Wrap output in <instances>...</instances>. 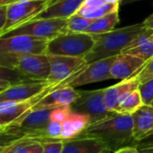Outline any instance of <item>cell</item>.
Returning <instances> with one entry per match:
<instances>
[{
	"label": "cell",
	"instance_id": "1",
	"mask_svg": "<svg viewBox=\"0 0 153 153\" xmlns=\"http://www.w3.org/2000/svg\"><path fill=\"white\" fill-rule=\"evenodd\" d=\"M133 128L131 115L117 113L104 120L91 124L78 137L98 139L103 142L112 152H115L126 146L137 147L138 143L134 137Z\"/></svg>",
	"mask_w": 153,
	"mask_h": 153
},
{
	"label": "cell",
	"instance_id": "2",
	"mask_svg": "<svg viewBox=\"0 0 153 153\" xmlns=\"http://www.w3.org/2000/svg\"><path fill=\"white\" fill-rule=\"evenodd\" d=\"M145 28L143 22H141L115 29L103 34H91L95 43L91 50L84 56L86 64L121 55Z\"/></svg>",
	"mask_w": 153,
	"mask_h": 153
},
{
	"label": "cell",
	"instance_id": "3",
	"mask_svg": "<svg viewBox=\"0 0 153 153\" xmlns=\"http://www.w3.org/2000/svg\"><path fill=\"white\" fill-rule=\"evenodd\" d=\"M54 108H42L27 113L21 119L0 128L1 146L20 139H34L40 143L50 141L46 129Z\"/></svg>",
	"mask_w": 153,
	"mask_h": 153
},
{
	"label": "cell",
	"instance_id": "4",
	"mask_svg": "<svg viewBox=\"0 0 153 153\" xmlns=\"http://www.w3.org/2000/svg\"><path fill=\"white\" fill-rule=\"evenodd\" d=\"M0 66L17 71L30 82H46L50 73L48 55L0 53Z\"/></svg>",
	"mask_w": 153,
	"mask_h": 153
},
{
	"label": "cell",
	"instance_id": "5",
	"mask_svg": "<svg viewBox=\"0 0 153 153\" xmlns=\"http://www.w3.org/2000/svg\"><path fill=\"white\" fill-rule=\"evenodd\" d=\"M94 43L91 34L72 32L65 30L48 41L47 55L84 58L93 48Z\"/></svg>",
	"mask_w": 153,
	"mask_h": 153
},
{
	"label": "cell",
	"instance_id": "6",
	"mask_svg": "<svg viewBox=\"0 0 153 153\" xmlns=\"http://www.w3.org/2000/svg\"><path fill=\"white\" fill-rule=\"evenodd\" d=\"M56 0H19L8 4L7 22L0 37L5 33L35 20Z\"/></svg>",
	"mask_w": 153,
	"mask_h": 153
},
{
	"label": "cell",
	"instance_id": "7",
	"mask_svg": "<svg viewBox=\"0 0 153 153\" xmlns=\"http://www.w3.org/2000/svg\"><path fill=\"white\" fill-rule=\"evenodd\" d=\"M78 91L79 98L70 105L71 110L88 117L91 124H95L117 114L107 108L104 100V89Z\"/></svg>",
	"mask_w": 153,
	"mask_h": 153
},
{
	"label": "cell",
	"instance_id": "8",
	"mask_svg": "<svg viewBox=\"0 0 153 153\" xmlns=\"http://www.w3.org/2000/svg\"><path fill=\"white\" fill-rule=\"evenodd\" d=\"M67 19H36L5 33L0 38L29 35L50 40L66 30Z\"/></svg>",
	"mask_w": 153,
	"mask_h": 153
},
{
	"label": "cell",
	"instance_id": "9",
	"mask_svg": "<svg viewBox=\"0 0 153 153\" xmlns=\"http://www.w3.org/2000/svg\"><path fill=\"white\" fill-rule=\"evenodd\" d=\"M48 39L29 35L0 38V53L18 55H47Z\"/></svg>",
	"mask_w": 153,
	"mask_h": 153
},
{
	"label": "cell",
	"instance_id": "10",
	"mask_svg": "<svg viewBox=\"0 0 153 153\" xmlns=\"http://www.w3.org/2000/svg\"><path fill=\"white\" fill-rule=\"evenodd\" d=\"M48 57L50 73L47 82L52 85H57L65 82L68 83V81L87 65L84 58L82 57L55 55H48Z\"/></svg>",
	"mask_w": 153,
	"mask_h": 153
},
{
	"label": "cell",
	"instance_id": "11",
	"mask_svg": "<svg viewBox=\"0 0 153 153\" xmlns=\"http://www.w3.org/2000/svg\"><path fill=\"white\" fill-rule=\"evenodd\" d=\"M117 56L109 57L91 64H87L72 79L68 81L67 86L76 88L79 86L110 80V69Z\"/></svg>",
	"mask_w": 153,
	"mask_h": 153
},
{
	"label": "cell",
	"instance_id": "12",
	"mask_svg": "<svg viewBox=\"0 0 153 153\" xmlns=\"http://www.w3.org/2000/svg\"><path fill=\"white\" fill-rule=\"evenodd\" d=\"M78 98L79 91L71 86H67V82H65L54 87L53 90L39 103H37L29 112L42 108H56L62 106H70Z\"/></svg>",
	"mask_w": 153,
	"mask_h": 153
},
{
	"label": "cell",
	"instance_id": "13",
	"mask_svg": "<svg viewBox=\"0 0 153 153\" xmlns=\"http://www.w3.org/2000/svg\"><path fill=\"white\" fill-rule=\"evenodd\" d=\"M49 84L46 82H22L10 86L3 91H0V102L5 100L25 101L34 98L45 91Z\"/></svg>",
	"mask_w": 153,
	"mask_h": 153
},
{
	"label": "cell",
	"instance_id": "14",
	"mask_svg": "<svg viewBox=\"0 0 153 153\" xmlns=\"http://www.w3.org/2000/svg\"><path fill=\"white\" fill-rule=\"evenodd\" d=\"M36 105L34 98L25 101L5 100L0 102V128L19 120Z\"/></svg>",
	"mask_w": 153,
	"mask_h": 153
},
{
	"label": "cell",
	"instance_id": "15",
	"mask_svg": "<svg viewBox=\"0 0 153 153\" xmlns=\"http://www.w3.org/2000/svg\"><path fill=\"white\" fill-rule=\"evenodd\" d=\"M146 62L130 54L117 56L112 64L110 74L112 79L126 80L134 76Z\"/></svg>",
	"mask_w": 153,
	"mask_h": 153
},
{
	"label": "cell",
	"instance_id": "16",
	"mask_svg": "<svg viewBox=\"0 0 153 153\" xmlns=\"http://www.w3.org/2000/svg\"><path fill=\"white\" fill-rule=\"evenodd\" d=\"M134 137L139 143L153 134V106L143 105L132 115Z\"/></svg>",
	"mask_w": 153,
	"mask_h": 153
},
{
	"label": "cell",
	"instance_id": "17",
	"mask_svg": "<svg viewBox=\"0 0 153 153\" xmlns=\"http://www.w3.org/2000/svg\"><path fill=\"white\" fill-rule=\"evenodd\" d=\"M140 84L138 78L134 75L128 79L122 80V82L115 85L104 88V100L107 108L111 112H115L118 100L128 92L138 90Z\"/></svg>",
	"mask_w": 153,
	"mask_h": 153
},
{
	"label": "cell",
	"instance_id": "18",
	"mask_svg": "<svg viewBox=\"0 0 153 153\" xmlns=\"http://www.w3.org/2000/svg\"><path fill=\"white\" fill-rule=\"evenodd\" d=\"M101 141L90 137H76L64 141L62 153H111Z\"/></svg>",
	"mask_w": 153,
	"mask_h": 153
},
{
	"label": "cell",
	"instance_id": "19",
	"mask_svg": "<svg viewBox=\"0 0 153 153\" xmlns=\"http://www.w3.org/2000/svg\"><path fill=\"white\" fill-rule=\"evenodd\" d=\"M84 1L85 0H56L36 19H69L71 16L77 13Z\"/></svg>",
	"mask_w": 153,
	"mask_h": 153
},
{
	"label": "cell",
	"instance_id": "20",
	"mask_svg": "<svg viewBox=\"0 0 153 153\" xmlns=\"http://www.w3.org/2000/svg\"><path fill=\"white\" fill-rule=\"evenodd\" d=\"M122 54L135 56L145 62L153 57V30L145 28L123 51Z\"/></svg>",
	"mask_w": 153,
	"mask_h": 153
},
{
	"label": "cell",
	"instance_id": "21",
	"mask_svg": "<svg viewBox=\"0 0 153 153\" xmlns=\"http://www.w3.org/2000/svg\"><path fill=\"white\" fill-rule=\"evenodd\" d=\"M90 125L91 121L88 117L72 111L62 124V140L67 141L78 137Z\"/></svg>",
	"mask_w": 153,
	"mask_h": 153
},
{
	"label": "cell",
	"instance_id": "22",
	"mask_svg": "<svg viewBox=\"0 0 153 153\" xmlns=\"http://www.w3.org/2000/svg\"><path fill=\"white\" fill-rule=\"evenodd\" d=\"M0 153H43V146L34 139H20L1 146Z\"/></svg>",
	"mask_w": 153,
	"mask_h": 153
},
{
	"label": "cell",
	"instance_id": "23",
	"mask_svg": "<svg viewBox=\"0 0 153 153\" xmlns=\"http://www.w3.org/2000/svg\"><path fill=\"white\" fill-rule=\"evenodd\" d=\"M144 104H143L140 91L138 89L124 95L118 100L115 112L117 114H121V115L132 116Z\"/></svg>",
	"mask_w": 153,
	"mask_h": 153
},
{
	"label": "cell",
	"instance_id": "24",
	"mask_svg": "<svg viewBox=\"0 0 153 153\" xmlns=\"http://www.w3.org/2000/svg\"><path fill=\"white\" fill-rule=\"evenodd\" d=\"M118 11L113 12L103 17L92 20V22L86 33L92 34V35L103 34V33H107L115 30V27L119 23Z\"/></svg>",
	"mask_w": 153,
	"mask_h": 153
},
{
	"label": "cell",
	"instance_id": "25",
	"mask_svg": "<svg viewBox=\"0 0 153 153\" xmlns=\"http://www.w3.org/2000/svg\"><path fill=\"white\" fill-rule=\"evenodd\" d=\"M119 6L120 4H102L94 6L82 5L79 9L77 13L90 20H95L109 14L113 12L118 11Z\"/></svg>",
	"mask_w": 153,
	"mask_h": 153
},
{
	"label": "cell",
	"instance_id": "26",
	"mask_svg": "<svg viewBox=\"0 0 153 153\" xmlns=\"http://www.w3.org/2000/svg\"><path fill=\"white\" fill-rule=\"evenodd\" d=\"M91 22L92 20H90L78 13H75L74 15L71 16L69 19H67L66 30L72 32L86 33Z\"/></svg>",
	"mask_w": 153,
	"mask_h": 153
},
{
	"label": "cell",
	"instance_id": "27",
	"mask_svg": "<svg viewBox=\"0 0 153 153\" xmlns=\"http://www.w3.org/2000/svg\"><path fill=\"white\" fill-rule=\"evenodd\" d=\"M46 134L48 140L50 141H63L62 140V124L59 122L52 121L48 123Z\"/></svg>",
	"mask_w": 153,
	"mask_h": 153
},
{
	"label": "cell",
	"instance_id": "28",
	"mask_svg": "<svg viewBox=\"0 0 153 153\" xmlns=\"http://www.w3.org/2000/svg\"><path fill=\"white\" fill-rule=\"evenodd\" d=\"M139 91L144 105H152L153 102V79L140 84Z\"/></svg>",
	"mask_w": 153,
	"mask_h": 153
},
{
	"label": "cell",
	"instance_id": "29",
	"mask_svg": "<svg viewBox=\"0 0 153 153\" xmlns=\"http://www.w3.org/2000/svg\"><path fill=\"white\" fill-rule=\"evenodd\" d=\"M134 75L138 78L141 83L153 79V57L148 60Z\"/></svg>",
	"mask_w": 153,
	"mask_h": 153
},
{
	"label": "cell",
	"instance_id": "30",
	"mask_svg": "<svg viewBox=\"0 0 153 153\" xmlns=\"http://www.w3.org/2000/svg\"><path fill=\"white\" fill-rule=\"evenodd\" d=\"M72 110H71L70 106H62V107L56 108L51 112L50 120L63 124L68 118Z\"/></svg>",
	"mask_w": 153,
	"mask_h": 153
},
{
	"label": "cell",
	"instance_id": "31",
	"mask_svg": "<svg viewBox=\"0 0 153 153\" xmlns=\"http://www.w3.org/2000/svg\"><path fill=\"white\" fill-rule=\"evenodd\" d=\"M43 153H62L64 141H48L42 143Z\"/></svg>",
	"mask_w": 153,
	"mask_h": 153
},
{
	"label": "cell",
	"instance_id": "32",
	"mask_svg": "<svg viewBox=\"0 0 153 153\" xmlns=\"http://www.w3.org/2000/svg\"><path fill=\"white\" fill-rule=\"evenodd\" d=\"M7 8L8 5H0V30L4 29L7 22Z\"/></svg>",
	"mask_w": 153,
	"mask_h": 153
},
{
	"label": "cell",
	"instance_id": "33",
	"mask_svg": "<svg viewBox=\"0 0 153 153\" xmlns=\"http://www.w3.org/2000/svg\"><path fill=\"white\" fill-rule=\"evenodd\" d=\"M114 153H141V152L136 146H126L116 151Z\"/></svg>",
	"mask_w": 153,
	"mask_h": 153
},
{
	"label": "cell",
	"instance_id": "34",
	"mask_svg": "<svg viewBox=\"0 0 153 153\" xmlns=\"http://www.w3.org/2000/svg\"><path fill=\"white\" fill-rule=\"evenodd\" d=\"M150 147H153V140H152V141H142L137 145V148L138 149L150 148Z\"/></svg>",
	"mask_w": 153,
	"mask_h": 153
},
{
	"label": "cell",
	"instance_id": "35",
	"mask_svg": "<svg viewBox=\"0 0 153 153\" xmlns=\"http://www.w3.org/2000/svg\"><path fill=\"white\" fill-rule=\"evenodd\" d=\"M143 22L144 26L147 29H152V30H153V19L152 20H147V19H145V21H143Z\"/></svg>",
	"mask_w": 153,
	"mask_h": 153
},
{
	"label": "cell",
	"instance_id": "36",
	"mask_svg": "<svg viewBox=\"0 0 153 153\" xmlns=\"http://www.w3.org/2000/svg\"><path fill=\"white\" fill-rule=\"evenodd\" d=\"M16 1H19V0H0V5H8Z\"/></svg>",
	"mask_w": 153,
	"mask_h": 153
},
{
	"label": "cell",
	"instance_id": "37",
	"mask_svg": "<svg viewBox=\"0 0 153 153\" xmlns=\"http://www.w3.org/2000/svg\"><path fill=\"white\" fill-rule=\"evenodd\" d=\"M104 4H120L122 0H100Z\"/></svg>",
	"mask_w": 153,
	"mask_h": 153
},
{
	"label": "cell",
	"instance_id": "38",
	"mask_svg": "<svg viewBox=\"0 0 153 153\" xmlns=\"http://www.w3.org/2000/svg\"><path fill=\"white\" fill-rule=\"evenodd\" d=\"M137 1H143V0H122L120 3V5H124V4H131L134 2H137Z\"/></svg>",
	"mask_w": 153,
	"mask_h": 153
},
{
	"label": "cell",
	"instance_id": "39",
	"mask_svg": "<svg viewBox=\"0 0 153 153\" xmlns=\"http://www.w3.org/2000/svg\"><path fill=\"white\" fill-rule=\"evenodd\" d=\"M152 140H153V134H152L151 136L147 137L146 139H144V140H143V141H152Z\"/></svg>",
	"mask_w": 153,
	"mask_h": 153
},
{
	"label": "cell",
	"instance_id": "40",
	"mask_svg": "<svg viewBox=\"0 0 153 153\" xmlns=\"http://www.w3.org/2000/svg\"><path fill=\"white\" fill-rule=\"evenodd\" d=\"M146 19H147V20H152V19H153V13H152V14H151V15H150V16H149L148 18H146Z\"/></svg>",
	"mask_w": 153,
	"mask_h": 153
},
{
	"label": "cell",
	"instance_id": "41",
	"mask_svg": "<svg viewBox=\"0 0 153 153\" xmlns=\"http://www.w3.org/2000/svg\"><path fill=\"white\" fill-rule=\"evenodd\" d=\"M152 106H153V102H152Z\"/></svg>",
	"mask_w": 153,
	"mask_h": 153
}]
</instances>
